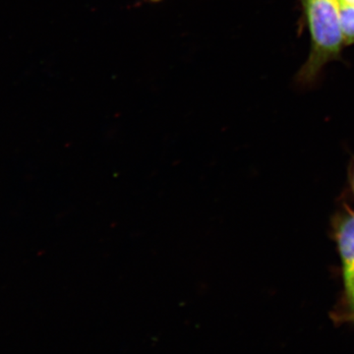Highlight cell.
<instances>
[{
	"label": "cell",
	"mask_w": 354,
	"mask_h": 354,
	"mask_svg": "<svg viewBox=\"0 0 354 354\" xmlns=\"http://www.w3.org/2000/svg\"><path fill=\"white\" fill-rule=\"evenodd\" d=\"M339 3L346 4V6H354V0H339Z\"/></svg>",
	"instance_id": "obj_4"
},
{
	"label": "cell",
	"mask_w": 354,
	"mask_h": 354,
	"mask_svg": "<svg viewBox=\"0 0 354 354\" xmlns=\"http://www.w3.org/2000/svg\"><path fill=\"white\" fill-rule=\"evenodd\" d=\"M353 188H354V176H353Z\"/></svg>",
	"instance_id": "obj_5"
},
{
	"label": "cell",
	"mask_w": 354,
	"mask_h": 354,
	"mask_svg": "<svg viewBox=\"0 0 354 354\" xmlns=\"http://www.w3.org/2000/svg\"><path fill=\"white\" fill-rule=\"evenodd\" d=\"M307 20L311 34V53L300 78L313 79L326 62L337 57L344 41L339 0H306Z\"/></svg>",
	"instance_id": "obj_1"
},
{
	"label": "cell",
	"mask_w": 354,
	"mask_h": 354,
	"mask_svg": "<svg viewBox=\"0 0 354 354\" xmlns=\"http://www.w3.org/2000/svg\"><path fill=\"white\" fill-rule=\"evenodd\" d=\"M337 236L344 265L346 293L349 301L354 306V214L342 221Z\"/></svg>",
	"instance_id": "obj_2"
},
{
	"label": "cell",
	"mask_w": 354,
	"mask_h": 354,
	"mask_svg": "<svg viewBox=\"0 0 354 354\" xmlns=\"http://www.w3.org/2000/svg\"><path fill=\"white\" fill-rule=\"evenodd\" d=\"M341 23L344 41L354 43V6L341 4Z\"/></svg>",
	"instance_id": "obj_3"
}]
</instances>
